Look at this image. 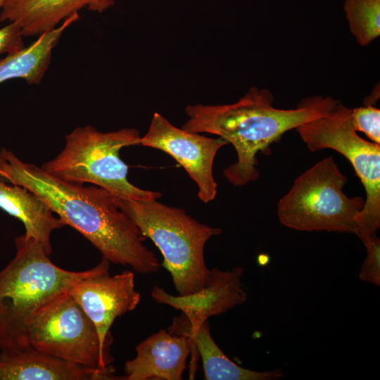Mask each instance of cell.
I'll use <instances>...</instances> for the list:
<instances>
[{
  "label": "cell",
  "mask_w": 380,
  "mask_h": 380,
  "mask_svg": "<svg viewBox=\"0 0 380 380\" xmlns=\"http://www.w3.org/2000/svg\"><path fill=\"white\" fill-rule=\"evenodd\" d=\"M229 144L222 137L210 138L179 129L155 113L140 145L159 149L172 157L198 186V197L205 203L213 201L217 184L213 177L217 151Z\"/></svg>",
  "instance_id": "9"
},
{
  "label": "cell",
  "mask_w": 380,
  "mask_h": 380,
  "mask_svg": "<svg viewBox=\"0 0 380 380\" xmlns=\"http://www.w3.org/2000/svg\"><path fill=\"white\" fill-rule=\"evenodd\" d=\"M170 333L186 336L191 355L189 379H193L197 355L201 357L205 380H277L282 377V369L257 372L240 367L222 351L213 340L208 320L196 327H189L180 317H175L167 329Z\"/></svg>",
  "instance_id": "14"
},
{
  "label": "cell",
  "mask_w": 380,
  "mask_h": 380,
  "mask_svg": "<svg viewBox=\"0 0 380 380\" xmlns=\"http://www.w3.org/2000/svg\"><path fill=\"white\" fill-rule=\"evenodd\" d=\"M243 274L241 267L226 271L213 268L204 287L196 293L174 296L156 285L151 296L157 303L180 310L183 322L189 327H196L210 317L220 315L247 300L248 294L241 288Z\"/></svg>",
  "instance_id": "11"
},
{
  "label": "cell",
  "mask_w": 380,
  "mask_h": 380,
  "mask_svg": "<svg viewBox=\"0 0 380 380\" xmlns=\"http://www.w3.org/2000/svg\"><path fill=\"white\" fill-rule=\"evenodd\" d=\"M0 178L39 196L110 262L130 266L141 274L159 270L161 264L156 255L143 243L146 238L108 191L56 178L4 148H0Z\"/></svg>",
  "instance_id": "1"
},
{
  "label": "cell",
  "mask_w": 380,
  "mask_h": 380,
  "mask_svg": "<svg viewBox=\"0 0 380 380\" xmlns=\"http://www.w3.org/2000/svg\"><path fill=\"white\" fill-rule=\"evenodd\" d=\"M351 110L339 102L327 114L296 129L310 151L332 149L351 163L366 193L364 207L356 220L355 234L362 242L376 235L380 227V144L357 134Z\"/></svg>",
  "instance_id": "7"
},
{
  "label": "cell",
  "mask_w": 380,
  "mask_h": 380,
  "mask_svg": "<svg viewBox=\"0 0 380 380\" xmlns=\"http://www.w3.org/2000/svg\"><path fill=\"white\" fill-rule=\"evenodd\" d=\"M0 208L20 220L25 227L24 234L39 241L50 255L52 232L65 224L61 218L53 215L39 196L21 186L0 178Z\"/></svg>",
  "instance_id": "16"
},
{
  "label": "cell",
  "mask_w": 380,
  "mask_h": 380,
  "mask_svg": "<svg viewBox=\"0 0 380 380\" xmlns=\"http://www.w3.org/2000/svg\"><path fill=\"white\" fill-rule=\"evenodd\" d=\"M343 9L350 33L362 46L380 35V0H344Z\"/></svg>",
  "instance_id": "18"
},
{
  "label": "cell",
  "mask_w": 380,
  "mask_h": 380,
  "mask_svg": "<svg viewBox=\"0 0 380 380\" xmlns=\"http://www.w3.org/2000/svg\"><path fill=\"white\" fill-rule=\"evenodd\" d=\"M114 3V0H4L0 23H15L23 36H33L56 27L80 9L102 13Z\"/></svg>",
  "instance_id": "15"
},
{
  "label": "cell",
  "mask_w": 380,
  "mask_h": 380,
  "mask_svg": "<svg viewBox=\"0 0 380 380\" xmlns=\"http://www.w3.org/2000/svg\"><path fill=\"white\" fill-rule=\"evenodd\" d=\"M15 255L0 271V350L15 352L30 346L29 327L49 303L94 267L80 272L64 270L53 263L43 246L25 234L15 239Z\"/></svg>",
  "instance_id": "3"
},
{
  "label": "cell",
  "mask_w": 380,
  "mask_h": 380,
  "mask_svg": "<svg viewBox=\"0 0 380 380\" xmlns=\"http://www.w3.org/2000/svg\"><path fill=\"white\" fill-rule=\"evenodd\" d=\"M270 261V258L266 255H261L258 257V263L260 265H266Z\"/></svg>",
  "instance_id": "22"
},
{
  "label": "cell",
  "mask_w": 380,
  "mask_h": 380,
  "mask_svg": "<svg viewBox=\"0 0 380 380\" xmlns=\"http://www.w3.org/2000/svg\"><path fill=\"white\" fill-rule=\"evenodd\" d=\"M113 373L68 362L31 346L0 353V380H116Z\"/></svg>",
  "instance_id": "13"
},
{
  "label": "cell",
  "mask_w": 380,
  "mask_h": 380,
  "mask_svg": "<svg viewBox=\"0 0 380 380\" xmlns=\"http://www.w3.org/2000/svg\"><path fill=\"white\" fill-rule=\"evenodd\" d=\"M347 181L331 156L317 162L298 176L279 201L280 223L303 232L355 234L365 200L345 194L343 188Z\"/></svg>",
  "instance_id": "6"
},
{
  "label": "cell",
  "mask_w": 380,
  "mask_h": 380,
  "mask_svg": "<svg viewBox=\"0 0 380 380\" xmlns=\"http://www.w3.org/2000/svg\"><path fill=\"white\" fill-rule=\"evenodd\" d=\"M112 196L116 205L160 250L161 265L170 272L179 295L203 289L210 274L204 258L205 245L222 229L201 223L182 208L157 200L137 201Z\"/></svg>",
  "instance_id": "4"
},
{
  "label": "cell",
  "mask_w": 380,
  "mask_h": 380,
  "mask_svg": "<svg viewBox=\"0 0 380 380\" xmlns=\"http://www.w3.org/2000/svg\"><path fill=\"white\" fill-rule=\"evenodd\" d=\"M351 119L354 129L363 132L372 142L380 144V110L372 106L351 110Z\"/></svg>",
  "instance_id": "19"
},
{
  "label": "cell",
  "mask_w": 380,
  "mask_h": 380,
  "mask_svg": "<svg viewBox=\"0 0 380 380\" xmlns=\"http://www.w3.org/2000/svg\"><path fill=\"white\" fill-rule=\"evenodd\" d=\"M28 335L30 346L40 352L89 368L114 372L110 349L101 346L94 324L68 291L36 315Z\"/></svg>",
  "instance_id": "8"
},
{
  "label": "cell",
  "mask_w": 380,
  "mask_h": 380,
  "mask_svg": "<svg viewBox=\"0 0 380 380\" xmlns=\"http://www.w3.org/2000/svg\"><path fill=\"white\" fill-rule=\"evenodd\" d=\"M274 96L266 89L251 87L239 101L224 105H188L189 117L182 129L192 133L215 134L230 143L237 161L223 170L235 186L257 180L256 155L287 131L327 114L340 101L330 96L302 99L294 109L274 107Z\"/></svg>",
  "instance_id": "2"
},
{
  "label": "cell",
  "mask_w": 380,
  "mask_h": 380,
  "mask_svg": "<svg viewBox=\"0 0 380 380\" xmlns=\"http://www.w3.org/2000/svg\"><path fill=\"white\" fill-rule=\"evenodd\" d=\"M367 255L360 268L359 278L377 286H380V240L376 235L362 241Z\"/></svg>",
  "instance_id": "20"
},
{
  "label": "cell",
  "mask_w": 380,
  "mask_h": 380,
  "mask_svg": "<svg viewBox=\"0 0 380 380\" xmlns=\"http://www.w3.org/2000/svg\"><path fill=\"white\" fill-rule=\"evenodd\" d=\"M110 262L102 258L93 272L76 282L69 293L94 324L101 346L110 349V327L117 317L134 310L141 300L131 271L109 274Z\"/></svg>",
  "instance_id": "10"
},
{
  "label": "cell",
  "mask_w": 380,
  "mask_h": 380,
  "mask_svg": "<svg viewBox=\"0 0 380 380\" xmlns=\"http://www.w3.org/2000/svg\"><path fill=\"white\" fill-rule=\"evenodd\" d=\"M4 0H0V10Z\"/></svg>",
  "instance_id": "23"
},
{
  "label": "cell",
  "mask_w": 380,
  "mask_h": 380,
  "mask_svg": "<svg viewBox=\"0 0 380 380\" xmlns=\"http://www.w3.org/2000/svg\"><path fill=\"white\" fill-rule=\"evenodd\" d=\"M78 19V13L71 15L60 26L41 34L29 46L0 59V84L13 78L39 84L51 63L53 48L63 32Z\"/></svg>",
  "instance_id": "17"
},
{
  "label": "cell",
  "mask_w": 380,
  "mask_h": 380,
  "mask_svg": "<svg viewBox=\"0 0 380 380\" xmlns=\"http://www.w3.org/2000/svg\"><path fill=\"white\" fill-rule=\"evenodd\" d=\"M20 26L15 23L0 28V55L11 53L24 48Z\"/></svg>",
  "instance_id": "21"
},
{
  "label": "cell",
  "mask_w": 380,
  "mask_h": 380,
  "mask_svg": "<svg viewBox=\"0 0 380 380\" xmlns=\"http://www.w3.org/2000/svg\"><path fill=\"white\" fill-rule=\"evenodd\" d=\"M136 356L125 364L118 380H181L191 353L190 342L184 335L161 329L135 348Z\"/></svg>",
  "instance_id": "12"
},
{
  "label": "cell",
  "mask_w": 380,
  "mask_h": 380,
  "mask_svg": "<svg viewBox=\"0 0 380 380\" xmlns=\"http://www.w3.org/2000/svg\"><path fill=\"white\" fill-rule=\"evenodd\" d=\"M141 137L134 128L102 132L91 126L77 127L66 135L61 152L42 168L63 181L92 184L126 199L158 200L160 192L139 189L128 181L129 167L120 157L122 148L139 145Z\"/></svg>",
  "instance_id": "5"
}]
</instances>
